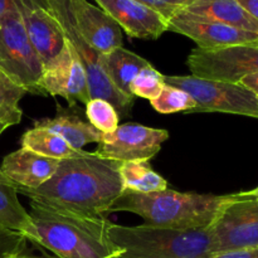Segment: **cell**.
<instances>
[{
	"label": "cell",
	"instance_id": "1",
	"mask_svg": "<svg viewBox=\"0 0 258 258\" xmlns=\"http://www.w3.org/2000/svg\"><path fill=\"white\" fill-rule=\"evenodd\" d=\"M121 163L82 150L59 161L54 175L35 189L15 186L33 203L82 217L101 218L125 191Z\"/></svg>",
	"mask_w": 258,
	"mask_h": 258
},
{
	"label": "cell",
	"instance_id": "2",
	"mask_svg": "<svg viewBox=\"0 0 258 258\" xmlns=\"http://www.w3.org/2000/svg\"><path fill=\"white\" fill-rule=\"evenodd\" d=\"M32 228L25 239L58 258H118L122 253L111 242L108 219L82 217L30 202Z\"/></svg>",
	"mask_w": 258,
	"mask_h": 258
},
{
	"label": "cell",
	"instance_id": "3",
	"mask_svg": "<svg viewBox=\"0 0 258 258\" xmlns=\"http://www.w3.org/2000/svg\"><path fill=\"white\" fill-rule=\"evenodd\" d=\"M229 199L231 194L180 193L171 189L153 193L123 191L108 213L127 212L138 214L145 221L146 226L158 228L175 231L209 229Z\"/></svg>",
	"mask_w": 258,
	"mask_h": 258
},
{
	"label": "cell",
	"instance_id": "4",
	"mask_svg": "<svg viewBox=\"0 0 258 258\" xmlns=\"http://www.w3.org/2000/svg\"><path fill=\"white\" fill-rule=\"evenodd\" d=\"M108 237L122 251L118 258H213L216 254L211 229L175 231L111 223Z\"/></svg>",
	"mask_w": 258,
	"mask_h": 258
},
{
	"label": "cell",
	"instance_id": "5",
	"mask_svg": "<svg viewBox=\"0 0 258 258\" xmlns=\"http://www.w3.org/2000/svg\"><path fill=\"white\" fill-rule=\"evenodd\" d=\"M44 3L58 20L66 40L77 53L85 68L91 98H103L108 101L116 108L118 116L126 117L130 115L135 97L123 95L112 85L101 64V54L96 52L78 32L70 0H44Z\"/></svg>",
	"mask_w": 258,
	"mask_h": 258
},
{
	"label": "cell",
	"instance_id": "6",
	"mask_svg": "<svg viewBox=\"0 0 258 258\" xmlns=\"http://www.w3.org/2000/svg\"><path fill=\"white\" fill-rule=\"evenodd\" d=\"M165 85L185 91L196 101L191 112H223L258 118V96L241 83L197 76H165Z\"/></svg>",
	"mask_w": 258,
	"mask_h": 258
},
{
	"label": "cell",
	"instance_id": "7",
	"mask_svg": "<svg viewBox=\"0 0 258 258\" xmlns=\"http://www.w3.org/2000/svg\"><path fill=\"white\" fill-rule=\"evenodd\" d=\"M43 71L42 60L30 43L15 8L0 22V72L27 93L40 95Z\"/></svg>",
	"mask_w": 258,
	"mask_h": 258
},
{
	"label": "cell",
	"instance_id": "8",
	"mask_svg": "<svg viewBox=\"0 0 258 258\" xmlns=\"http://www.w3.org/2000/svg\"><path fill=\"white\" fill-rule=\"evenodd\" d=\"M216 254L258 246V203L243 191L231 194L211 227Z\"/></svg>",
	"mask_w": 258,
	"mask_h": 258
},
{
	"label": "cell",
	"instance_id": "9",
	"mask_svg": "<svg viewBox=\"0 0 258 258\" xmlns=\"http://www.w3.org/2000/svg\"><path fill=\"white\" fill-rule=\"evenodd\" d=\"M186 64L197 77L238 83L246 76L258 73V43L213 50L194 48Z\"/></svg>",
	"mask_w": 258,
	"mask_h": 258
},
{
	"label": "cell",
	"instance_id": "10",
	"mask_svg": "<svg viewBox=\"0 0 258 258\" xmlns=\"http://www.w3.org/2000/svg\"><path fill=\"white\" fill-rule=\"evenodd\" d=\"M168 139L169 133L164 128L127 122L118 125L112 133L102 134L95 153L118 163L149 161L160 151Z\"/></svg>",
	"mask_w": 258,
	"mask_h": 258
},
{
	"label": "cell",
	"instance_id": "11",
	"mask_svg": "<svg viewBox=\"0 0 258 258\" xmlns=\"http://www.w3.org/2000/svg\"><path fill=\"white\" fill-rule=\"evenodd\" d=\"M28 38L47 68L66 47L62 27L44 0H15Z\"/></svg>",
	"mask_w": 258,
	"mask_h": 258
},
{
	"label": "cell",
	"instance_id": "12",
	"mask_svg": "<svg viewBox=\"0 0 258 258\" xmlns=\"http://www.w3.org/2000/svg\"><path fill=\"white\" fill-rule=\"evenodd\" d=\"M39 92L63 97L71 106L77 102L87 105L91 100L86 71L67 40L64 49L43 71Z\"/></svg>",
	"mask_w": 258,
	"mask_h": 258
},
{
	"label": "cell",
	"instance_id": "13",
	"mask_svg": "<svg viewBox=\"0 0 258 258\" xmlns=\"http://www.w3.org/2000/svg\"><path fill=\"white\" fill-rule=\"evenodd\" d=\"M168 30L185 35L197 43V48L206 50L223 49L234 45L258 43L257 33L193 17L181 10L169 19Z\"/></svg>",
	"mask_w": 258,
	"mask_h": 258
},
{
	"label": "cell",
	"instance_id": "14",
	"mask_svg": "<svg viewBox=\"0 0 258 258\" xmlns=\"http://www.w3.org/2000/svg\"><path fill=\"white\" fill-rule=\"evenodd\" d=\"M126 34L138 39L155 40L168 32V20L136 0H95Z\"/></svg>",
	"mask_w": 258,
	"mask_h": 258
},
{
	"label": "cell",
	"instance_id": "15",
	"mask_svg": "<svg viewBox=\"0 0 258 258\" xmlns=\"http://www.w3.org/2000/svg\"><path fill=\"white\" fill-rule=\"evenodd\" d=\"M76 27L83 39L100 54L122 47V29L100 7L88 0H70Z\"/></svg>",
	"mask_w": 258,
	"mask_h": 258
},
{
	"label": "cell",
	"instance_id": "16",
	"mask_svg": "<svg viewBox=\"0 0 258 258\" xmlns=\"http://www.w3.org/2000/svg\"><path fill=\"white\" fill-rule=\"evenodd\" d=\"M59 161L20 148L3 159L0 173L14 186L35 189L54 175Z\"/></svg>",
	"mask_w": 258,
	"mask_h": 258
},
{
	"label": "cell",
	"instance_id": "17",
	"mask_svg": "<svg viewBox=\"0 0 258 258\" xmlns=\"http://www.w3.org/2000/svg\"><path fill=\"white\" fill-rule=\"evenodd\" d=\"M181 12L258 34V22L237 0H194Z\"/></svg>",
	"mask_w": 258,
	"mask_h": 258
},
{
	"label": "cell",
	"instance_id": "18",
	"mask_svg": "<svg viewBox=\"0 0 258 258\" xmlns=\"http://www.w3.org/2000/svg\"><path fill=\"white\" fill-rule=\"evenodd\" d=\"M101 64L112 85L123 95L134 97L130 93L131 82L140 71L149 67L151 63L131 50L118 47L101 54Z\"/></svg>",
	"mask_w": 258,
	"mask_h": 258
},
{
	"label": "cell",
	"instance_id": "19",
	"mask_svg": "<svg viewBox=\"0 0 258 258\" xmlns=\"http://www.w3.org/2000/svg\"><path fill=\"white\" fill-rule=\"evenodd\" d=\"M34 127L45 128L59 135L75 150H82L86 145L100 143L102 134L90 122L81 120L78 116L68 112H59L50 118L35 121Z\"/></svg>",
	"mask_w": 258,
	"mask_h": 258
},
{
	"label": "cell",
	"instance_id": "20",
	"mask_svg": "<svg viewBox=\"0 0 258 258\" xmlns=\"http://www.w3.org/2000/svg\"><path fill=\"white\" fill-rule=\"evenodd\" d=\"M32 228V218L18 201L15 186L0 173V229L20 233L22 236Z\"/></svg>",
	"mask_w": 258,
	"mask_h": 258
},
{
	"label": "cell",
	"instance_id": "21",
	"mask_svg": "<svg viewBox=\"0 0 258 258\" xmlns=\"http://www.w3.org/2000/svg\"><path fill=\"white\" fill-rule=\"evenodd\" d=\"M120 176L125 191L153 193L168 189L165 178L153 170L149 161L135 160L121 163Z\"/></svg>",
	"mask_w": 258,
	"mask_h": 258
},
{
	"label": "cell",
	"instance_id": "22",
	"mask_svg": "<svg viewBox=\"0 0 258 258\" xmlns=\"http://www.w3.org/2000/svg\"><path fill=\"white\" fill-rule=\"evenodd\" d=\"M22 148L39 154L42 156L63 160L78 155L82 150H75L59 135L49 130L39 127H33L25 131L22 136Z\"/></svg>",
	"mask_w": 258,
	"mask_h": 258
},
{
	"label": "cell",
	"instance_id": "23",
	"mask_svg": "<svg viewBox=\"0 0 258 258\" xmlns=\"http://www.w3.org/2000/svg\"><path fill=\"white\" fill-rule=\"evenodd\" d=\"M27 91L0 73V123L5 128L17 125L22 120L19 102Z\"/></svg>",
	"mask_w": 258,
	"mask_h": 258
},
{
	"label": "cell",
	"instance_id": "24",
	"mask_svg": "<svg viewBox=\"0 0 258 258\" xmlns=\"http://www.w3.org/2000/svg\"><path fill=\"white\" fill-rule=\"evenodd\" d=\"M150 103L159 113L191 112L197 106L189 93L169 85L164 86L160 95L150 101Z\"/></svg>",
	"mask_w": 258,
	"mask_h": 258
},
{
	"label": "cell",
	"instance_id": "25",
	"mask_svg": "<svg viewBox=\"0 0 258 258\" xmlns=\"http://www.w3.org/2000/svg\"><path fill=\"white\" fill-rule=\"evenodd\" d=\"M88 122L101 134H110L118 127L120 116L116 108L103 98H91L86 105Z\"/></svg>",
	"mask_w": 258,
	"mask_h": 258
},
{
	"label": "cell",
	"instance_id": "26",
	"mask_svg": "<svg viewBox=\"0 0 258 258\" xmlns=\"http://www.w3.org/2000/svg\"><path fill=\"white\" fill-rule=\"evenodd\" d=\"M165 86L164 75L150 64L139 72L130 85V93L134 97L153 101L158 97Z\"/></svg>",
	"mask_w": 258,
	"mask_h": 258
},
{
	"label": "cell",
	"instance_id": "27",
	"mask_svg": "<svg viewBox=\"0 0 258 258\" xmlns=\"http://www.w3.org/2000/svg\"><path fill=\"white\" fill-rule=\"evenodd\" d=\"M163 15L166 20L174 17L178 12L188 7L194 0H136Z\"/></svg>",
	"mask_w": 258,
	"mask_h": 258
},
{
	"label": "cell",
	"instance_id": "28",
	"mask_svg": "<svg viewBox=\"0 0 258 258\" xmlns=\"http://www.w3.org/2000/svg\"><path fill=\"white\" fill-rule=\"evenodd\" d=\"M27 239L20 233L0 229V258H8L13 254L22 253Z\"/></svg>",
	"mask_w": 258,
	"mask_h": 258
},
{
	"label": "cell",
	"instance_id": "29",
	"mask_svg": "<svg viewBox=\"0 0 258 258\" xmlns=\"http://www.w3.org/2000/svg\"><path fill=\"white\" fill-rule=\"evenodd\" d=\"M213 258H258V246L214 254Z\"/></svg>",
	"mask_w": 258,
	"mask_h": 258
},
{
	"label": "cell",
	"instance_id": "30",
	"mask_svg": "<svg viewBox=\"0 0 258 258\" xmlns=\"http://www.w3.org/2000/svg\"><path fill=\"white\" fill-rule=\"evenodd\" d=\"M238 83H241L242 86L247 87L248 90H251L252 92L256 93V95L258 96V73L246 76V77L242 78Z\"/></svg>",
	"mask_w": 258,
	"mask_h": 258
},
{
	"label": "cell",
	"instance_id": "31",
	"mask_svg": "<svg viewBox=\"0 0 258 258\" xmlns=\"http://www.w3.org/2000/svg\"><path fill=\"white\" fill-rule=\"evenodd\" d=\"M237 2L258 22V0H237Z\"/></svg>",
	"mask_w": 258,
	"mask_h": 258
},
{
	"label": "cell",
	"instance_id": "32",
	"mask_svg": "<svg viewBox=\"0 0 258 258\" xmlns=\"http://www.w3.org/2000/svg\"><path fill=\"white\" fill-rule=\"evenodd\" d=\"M15 8V0H0V22Z\"/></svg>",
	"mask_w": 258,
	"mask_h": 258
},
{
	"label": "cell",
	"instance_id": "33",
	"mask_svg": "<svg viewBox=\"0 0 258 258\" xmlns=\"http://www.w3.org/2000/svg\"><path fill=\"white\" fill-rule=\"evenodd\" d=\"M244 196L247 197H251V198H253L254 201L258 203V186L256 189H253V190H249V191H243Z\"/></svg>",
	"mask_w": 258,
	"mask_h": 258
},
{
	"label": "cell",
	"instance_id": "34",
	"mask_svg": "<svg viewBox=\"0 0 258 258\" xmlns=\"http://www.w3.org/2000/svg\"><path fill=\"white\" fill-rule=\"evenodd\" d=\"M8 258H34V257H27V256H23L22 253H17V254H13V256H10Z\"/></svg>",
	"mask_w": 258,
	"mask_h": 258
},
{
	"label": "cell",
	"instance_id": "35",
	"mask_svg": "<svg viewBox=\"0 0 258 258\" xmlns=\"http://www.w3.org/2000/svg\"><path fill=\"white\" fill-rule=\"evenodd\" d=\"M0 73H2V72H0Z\"/></svg>",
	"mask_w": 258,
	"mask_h": 258
}]
</instances>
